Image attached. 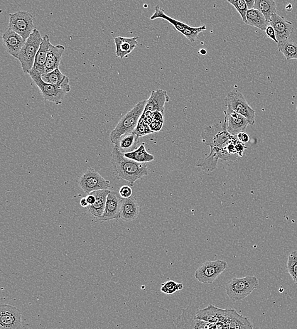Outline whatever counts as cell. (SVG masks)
I'll return each mask as SVG.
<instances>
[{
	"mask_svg": "<svg viewBox=\"0 0 297 329\" xmlns=\"http://www.w3.org/2000/svg\"><path fill=\"white\" fill-rule=\"evenodd\" d=\"M111 162L118 178L128 182L131 186H133L139 179L148 175V170L146 163H139L127 158L115 146L112 152Z\"/></svg>",
	"mask_w": 297,
	"mask_h": 329,
	"instance_id": "1",
	"label": "cell"
},
{
	"mask_svg": "<svg viewBox=\"0 0 297 329\" xmlns=\"http://www.w3.org/2000/svg\"><path fill=\"white\" fill-rule=\"evenodd\" d=\"M201 137L203 143L210 147V153L215 154L218 158L220 151L236 138V136H233L227 131L224 123L206 127Z\"/></svg>",
	"mask_w": 297,
	"mask_h": 329,
	"instance_id": "2",
	"label": "cell"
},
{
	"mask_svg": "<svg viewBox=\"0 0 297 329\" xmlns=\"http://www.w3.org/2000/svg\"><path fill=\"white\" fill-rule=\"evenodd\" d=\"M147 100L141 101L121 118L119 123L110 133V141L115 143L120 137L124 134L133 133L139 120L143 115Z\"/></svg>",
	"mask_w": 297,
	"mask_h": 329,
	"instance_id": "3",
	"label": "cell"
},
{
	"mask_svg": "<svg viewBox=\"0 0 297 329\" xmlns=\"http://www.w3.org/2000/svg\"><path fill=\"white\" fill-rule=\"evenodd\" d=\"M259 286L258 279L255 276L233 278L226 284V291L231 300L237 302L244 300Z\"/></svg>",
	"mask_w": 297,
	"mask_h": 329,
	"instance_id": "4",
	"label": "cell"
},
{
	"mask_svg": "<svg viewBox=\"0 0 297 329\" xmlns=\"http://www.w3.org/2000/svg\"><path fill=\"white\" fill-rule=\"evenodd\" d=\"M42 41L43 38L39 31L37 29H34L17 56L16 58L21 63L24 73H29L33 68L36 54Z\"/></svg>",
	"mask_w": 297,
	"mask_h": 329,
	"instance_id": "5",
	"label": "cell"
},
{
	"mask_svg": "<svg viewBox=\"0 0 297 329\" xmlns=\"http://www.w3.org/2000/svg\"><path fill=\"white\" fill-rule=\"evenodd\" d=\"M157 19H164L169 22L173 26L177 31L180 32V33L183 34L191 43H194L196 41L198 34L207 30V27L205 24H203V25L198 27V28H194V27L190 26L187 24L181 23L180 21H177V20L172 18V17L166 15L164 10L159 6L155 7V13L151 17V21H154V20Z\"/></svg>",
	"mask_w": 297,
	"mask_h": 329,
	"instance_id": "6",
	"label": "cell"
},
{
	"mask_svg": "<svg viewBox=\"0 0 297 329\" xmlns=\"http://www.w3.org/2000/svg\"><path fill=\"white\" fill-rule=\"evenodd\" d=\"M225 104L234 111L239 113L249 120L253 126L255 123V112L250 107L244 96L239 91H231L225 99Z\"/></svg>",
	"mask_w": 297,
	"mask_h": 329,
	"instance_id": "7",
	"label": "cell"
},
{
	"mask_svg": "<svg viewBox=\"0 0 297 329\" xmlns=\"http://www.w3.org/2000/svg\"><path fill=\"white\" fill-rule=\"evenodd\" d=\"M9 17L7 28L16 32L24 39H28L36 29L33 23L34 17L28 12L19 11L10 14Z\"/></svg>",
	"mask_w": 297,
	"mask_h": 329,
	"instance_id": "8",
	"label": "cell"
},
{
	"mask_svg": "<svg viewBox=\"0 0 297 329\" xmlns=\"http://www.w3.org/2000/svg\"><path fill=\"white\" fill-rule=\"evenodd\" d=\"M227 267V262L223 260L205 262L196 270L195 279L203 284H212Z\"/></svg>",
	"mask_w": 297,
	"mask_h": 329,
	"instance_id": "9",
	"label": "cell"
},
{
	"mask_svg": "<svg viewBox=\"0 0 297 329\" xmlns=\"http://www.w3.org/2000/svg\"><path fill=\"white\" fill-rule=\"evenodd\" d=\"M198 309L195 306H188L183 309L181 315L174 320V325L177 328L217 329L216 324L198 320L196 318Z\"/></svg>",
	"mask_w": 297,
	"mask_h": 329,
	"instance_id": "10",
	"label": "cell"
},
{
	"mask_svg": "<svg viewBox=\"0 0 297 329\" xmlns=\"http://www.w3.org/2000/svg\"><path fill=\"white\" fill-rule=\"evenodd\" d=\"M35 85L42 93L43 97L46 101L55 103L56 105L62 104L63 98L67 93L58 86L46 83L38 73L29 72L28 73Z\"/></svg>",
	"mask_w": 297,
	"mask_h": 329,
	"instance_id": "11",
	"label": "cell"
},
{
	"mask_svg": "<svg viewBox=\"0 0 297 329\" xmlns=\"http://www.w3.org/2000/svg\"><path fill=\"white\" fill-rule=\"evenodd\" d=\"M217 323H221L225 328H253L249 318L240 315L235 309L218 308Z\"/></svg>",
	"mask_w": 297,
	"mask_h": 329,
	"instance_id": "12",
	"label": "cell"
},
{
	"mask_svg": "<svg viewBox=\"0 0 297 329\" xmlns=\"http://www.w3.org/2000/svg\"><path fill=\"white\" fill-rule=\"evenodd\" d=\"M80 186L85 193L90 195L93 191L108 190L110 183L95 169H90L81 177Z\"/></svg>",
	"mask_w": 297,
	"mask_h": 329,
	"instance_id": "13",
	"label": "cell"
},
{
	"mask_svg": "<svg viewBox=\"0 0 297 329\" xmlns=\"http://www.w3.org/2000/svg\"><path fill=\"white\" fill-rule=\"evenodd\" d=\"M0 328L16 329L22 325V313L16 307L2 304L0 308Z\"/></svg>",
	"mask_w": 297,
	"mask_h": 329,
	"instance_id": "14",
	"label": "cell"
},
{
	"mask_svg": "<svg viewBox=\"0 0 297 329\" xmlns=\"http://www.w3.org/2000/svg\"><path fill=\"white\" fill-rule=\"evenodd\" d=\"M226 129L230 134L237 136L240 132H244L249 125V120L234 110L228 107L224 112Z\"/></svg>",
	"mask_w": 297,
	"mask_h": 329,
	"instance_id": "15",
	"label": "cell"
},
{
	"mask_svg": "<svg viewBox=\"0 0 297 329\" xmlns=\"http://www.w3.org/2000/svg\"><path fill=\"white\" fill-rule=\"evenodd\" d=\"M122 198L115 191H110L107 196L104 213L99 218L103 222L119 218Z\"/></svg>",
	"mask_w": 297,
	"mask_h": 329,
	"instance_id": "16",
	"label": "cell"
},
{
	"mask_svg": "<svg viewBox=\"0 0 297 329\" xmlns=\"http://www.w3.org/2000/svg\"><path fill=\"white\" fill-rule=\"evenodd\" d=\"M269 24L276 32L278 42L288 39L293 33L294 30L293 23L287 21L283 17L279 16L277 13L272 15Z\"/></svg>",
	"mask_w": 297,
	"mask_h": 329,
	"instance_id": "17",
	"label": "cell"
},
{
	"mask_svg": "<svg viewBox=\"0 0 297 329\" xmlns=\"http://www.w3.org/2000/svg\"><path fill=\"white\" fill-rule=\"evenodd\" d=\"M26 41V39L9 28H7L3 34L4 48L9 55L13 56L15 58L18 55Z\"/></svg>",
	"mask_w": 297,
	"mask_h": 329,
	"instance_id": "18",
	"label": "cell"
},
{
	"mask_svg": "<svg viewBox=\"0 0 297 329\" xmlns=\"http://www.w3.org/2000/svg\"><path fill=\"white\" fill-rule=\"evenodd\" d=\"M169 97L166 91L157 90L151 92V97L147 100L145 109L144 112H161L164 113V107L169 102Z\"/></svg>",
	"mask_w": 297,
	"mask_h": 329,
	"instance_id": "19",
	"label": "cell"
},
{
	"mask_svg": "<svg viewBox=\"0 0 297 329\" xmlns=\"http://www.w3.org/2000/svg\"><path fill=\"white\" fill-rule=\"evenodd\" d=\"M50 45V37L48 35L44 36L40 48L36 54L33 67L30 72L38 73L41 75L45 73L46 58H47L48 51Z\"/></svg>",
	"mask_w": 297,
	"mask_h": 329,
	"instance_id": "20",
	"label": "cell"
},
{
	"mask_svg": "<svg viewBox=\"0 0 297 329\" xmlns=\"http://www.w3.org/2000/svg\"><path fill=\"white\" fill-rule=\"evenodd\" d=\"M139 210L140 208L135 198L131 196L128 198H122L119 218L126 222H131L138 217Z\"/></svg>",
	"mask_w": 297,
	"mask_h": 329,
	"instance_id": "21",
	"label": "cell"
},
{
	"mask_svg": "<svg viewBox=\"0 0 297 329\" xmlns=\"http://www.w3.org/2000/svg\"><path fill=\"white\" fill-rule=\"evenodd\" d=\"M137 37L134 38H124L117 36L114 39L115 54L117 57L124 58L127 57L130 53L136 48Z\"/></svg>",
	"mask_w": 297,
	"mask_h": 329,
	"instance_id": "22",
	"label": "cell"
},
{
	"mask_svg": "<svg viewBox=\"0 0 297 329\" xmlns=\"http://www.w3.org/2000/svg\"><path fill=\"white\" fill-rule=\"evenodd\" d=\"M110 192L109 190H102L93 191L91 193L95 196V201L92 205L88 206L87 209L95 217L100 218L102 217L106 205L107 196Z\"/></svg>",
	"mask_w": 297,
	"mask_h": 329,
	"instance_id": "23",
	"label": "cell"
},
{
	"mask_svg": "<svg viewBox=\"0 0 297 329\" xmlns=\"http://www.w3.org/2000/svg\"><path fill=\"white\" fill-rule=\"evenodd\" d=\"M65 48L63 45L54 46L51 43L46 58L45 73L50 72L59 67Z\"/></svg>",
	"mask_w": 297,
	"mask_h": 329,
	"instance_id": "24",
	"label": "cell"
},
{
	"mask_svg": "<svg viewBox=\"0 0 297 329\" xmlns=\"http://www.w3.org/2000/svg\"><path fill=\"white\" fill-rule=\"evenodd\" d=\"M41 78L46 83L58 86L67 93L70 92L69 78L63 75L58 68L50 72L44 73L41 75Z\"/></svg>",
	"mask_w": 297,
	"mask_h": 329,
	"instance_id": "25",
	"label": "cell"
},
{
	"mask_svg": "<svg viewBox=\"0 0 297 329\" xmlns=\"http://www.w3.org/2000/svg\"><path fill=\"white\" fill-rule=\"evenodd\" d=\"M139 141V137L136 134H124L115 142L114 146L122 153H130L137 148Z\"/></svg>",
	"mask_w": 297,
	"mask_h": 329,
	"instance_id": "26",
	"label": "cell"
},
{
	"mask_svg": "<svg viewBox=\"0 0 297 329\" xmlns=\"http://www.w3.org/2000/svg\"><path fill=\"white\" fill-rule=\"evenodd\" d=\"M246 24L258 28L262 31H265L270 24L263 14L258 10L252 9L247 11Z\"/></svg>",
	"mask_w": 297,
	"mask_h": 329,
	"instance_id": "27",
	"label": "cell"
},
{
	"mask_svg": "<svg viewBox=\"0 0 297 329\" xmlns=\"http://www.w3.org/2000/svg\"><path fill=\"white\" fill-rule=\"evenodd\" d=\"M253 9L258 10L270 22L272 15L277 12V5L274 0H255Z\"/></svg>",
	"mask_w": 297,
	"mask_h": 329,
	"instance_id": "28",
	"label": "cell"
},
{
	"mask_svg": "<svg viewBox=\"0 0 297 329\" xmlns=\"http://www.w3.org/2000/svg\"><path fill=\"white\" fill-rule=\"evenodd\" d=\"M278 49L285 57L287 61L296 59L297 60V42L286 39L278 43Z\"/></svg>",
	"mask_w": 297,
	"mask_h": 329,
	"instance_id": "29",
	"label": "cell"
},
{
	"mask_svg": "<svg viewBox=\"0 0 297 329\" xmlns=\"http://www.w3.org/2000/svg\"><path fill=\"white\" fill-rule=\"evenodd\" d=\"M124 155L139 163H147L154 160V156L150 154L146 151L144 143L141 144L138 148H136L133 151L130 153H125Z\"/></svg>",
	"mask_w": 297,
	"mask_h": 329,
	"instance_id": "30",
	"label": "cell"
},
{
	"mask_svg": "<svg viewBox=\"0 0 297 329\" xmlns=\"http://www.w3.org/2000/svg\"><path fill=\"white\" fill-rule=\"evenodd\" d=\"M286 268L292 280L297 284V252L291 253L289 255Z\"/></svg>",
	"mask_w": 297,
	"mask_h": 329,
	"instance_id": "31",
	"label": "cell"
},
{
	"mask_svg": "<svg viewBox=\"0 0 297 329\" xmlns=\"http://www.w3.org/2000/svg\"><path fill=\"white\" fill-rule=\"evenodd\" d=\"M184 288V285L181 283H178L172 280H169L162 285L161 288V292L166 294H173L177 291L182 290Z\"/></svg>",
	"mask_w": 297,
	"mask_h": 329,
	"instance_id": "32",
	"label": "cell"
},
{
	"mask_svg": "<svg viewBox=\"0 0 297 329\" xmlns=\"http://www.w3.org/2000/svg\"><path fill=\"white\" fill-rule=\"evenodd\" d=\"M233 6H234L235 8L237 9V12L241 16L243 21L247 24V13L249 11V7H248L246 2L245 0H237Z\"/></svg>",
	"mask_w": 297,
	"mask_h": 329,
	"instance_id": "33",
	"label": "cell"
},
{
	"mask_svg": "<svg viewBox=\"0 0 297 329\" xmlns=\"http://www.w3.org/2000/svg\"><path fill=\"white\" fill-rule=\"evenodd\" d=\"M153 131H152L151 127H150V125L146 124L145 122L144 121L143 119L139 120L138 125L136 127V129L134 130L133 132L134 134H136L139 137L145 136V135L153 133Z\"/></svg>",
	"mask_w": 297,
	"mask_h": 329,
	"instance_id": "34",
	"label": "cell"
},
{
	"mask_svg": "<svg viewBox=\"0 0 297 329\" xmlns=\"http://www.w3.org/2000/svg\"><path fill=\"white\" fill-rule=\"evenodd\" d=\"M119 193L122 198H128L132 196V190L129 186H123L120 188Z\"/></svg>",
	"mask_w": 297,
	"mask_h": 329,
	"instance_id": "35",
	"label": "cell"
},
{
	"mask_svg": "<svg viewBox=\"0 0 297 329\" xmlns=\"http://www.w3.org/2000/svg\"><path fill=\"white\" fill-rule=\"evenodd\" d=\"M265 32H266V34L269 38L272 39L275 43H278V39L276 38V32H275L274 28L271 25L267 27Z\"/></svg>",
	"mask_w": 297,
	"mask_h": 329,
	"instance_id": "36",
	"label": "cell"
},
{
	"mask_svg": "<svg viewBox=\"0 0 297 329\" xmlns=\"http://www.w3.org/2000/svg\"><path fill=\"white\" fill-rule=\"evenodd\" d=\"M247 149L246 146L245 145V143L240 142L239 139L237 142H236V150H237L238 154L239 156H242L244 155L245 153V149Z\"/></svg>",
	"mask_w": 297,
	"mask_h": 329,
	"instance_id": "37",
	"label": "cell"
},
{
	"mask_svg": "<svg viewBox=\"0 0 297 329\" xmlns=\"http://www.w3.org/2000/svg\"><path fill=\"white\" fill-rule=\"evenodd\" d=\"M163 126V123L156 122L153 120L152 124L150 125V127H151L152 131L154 132H157L161 131Z\"/></svg>",
	"mask_w": 297,
	"mask_h": 329,
	"instance_id": "38",
	"label": "cell"
},
{
	"mask_svg": "<svg viewBox=\"0 0 297 329\" xmlns=\"http://www.w3.org/2000/svg\"><path fill=\"white\" fill-rule=\"evenodd\" d=\"M237 139L239 140L240 142H243V143H247V142L249 141L250 137L249 135L245 133L244 132H240V133L237 135Z\"/></svg>",
	"mask_w": 297,
	"mask_h": 329,
	"instance_id": "39",
	"label": "cell"
},
{
	"mask_svg": "<svg viewBox=\"0 0 297 329\" xmlns=\"http://www.w3.org/2000/svg\"><path fill=\"white\" fill-rule=\"evenodd\" d=\"M86 198H87V200L88 204H89V205H92V204L95 203V197L94 195H92V194H90V195H88Z\"/></svg>",
	"mask_w": 297,
	"mask_h": 329,
	"instance_id": "40",
	"label": "cell"
},
{
	"mask_svg": "<svg viewBox=\"0 0 297 329\" xmlns=\"http://www.w3.org/2000/svg\"><path fill=\"white\" fill-rule=\"evenodd\" d=\"M80 205L83 208H87L89 206L88 204L87 198H82L80 201Z\"/></svg>",
	"mask_w": 297,
	"mask_h": 329,
	"instance_id": "41",
	"label": "cell"
},
{
	"mask_svg": "<svg viewBox=\"0 0 297 329\" xmlns=\"http://www.w3.org/2000/svg\"><path fill=\"white\" fill-rule=\"evenodd\" d=\"M245 1L246 2L248 7H249V9H253V7H254V6L255 0H245Z\"/></svg>",
	"mask_w": 297,
	"mask_h": 329,
	"instance_id": "42",
	"label": "cell"
},
{
	"mask_svg": "<svg viewBox=\"0 0 297 329\" xmlns=\"http://www.w3.org/2000/svg\"><path fill=\"white\" fill-rule=\"evenodd\" d=\"M286 11L288 12H291L292 9H293V7H292L291 4H288V6L286 7Z\"/></svg>",
	"mask_w": 297,
	"mask_h": 329,
	"instance_id": "43",
	"label": "cell"
},
{
	"mask_svg": "<svg viewBox=\"0 0 297 329\" xmlns=\"http://www.w3.org/2000/svg\"><path fill=\"white\" fill-rule=\"evenodd\" d=\"M200 53L202 54V55H205L206 53H207V51H206L205 50H203V49H202V50L200 51Z\"/></svg>",
	"mask_w": 297,
	"mask_h": 329,
	"instance_id": "44",
	"label": "cell"
},
{
	"mask_svg": "<svg viewBox=\"0 0 297 329\" xmlns=\"http://www.w3.org/2000/svg\"><path fill=\"white\" fill-rule=\"evenodd\" d=\"M228 2H229L230 4H232V6L233 4H235V2L237 1V0H227Z\"/></svg>",
	"mask_w": 297,
	"mask_h": 329,
	"instance_id": "45",
	"label": "cell"
}]
</instances>
